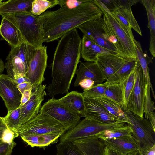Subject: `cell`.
<instances>
[{"instance_id": "cell-2", "label": "cell", "mask_w": 155, "mask_h": 155, "mask_svg": "<svg viewBox=\"0 0 155 155\" xmlns=\"http://www.w3.org/2000/svg\"><path fill=\"white\" fill-rule=\"evenodd\" d=\"M82 39L77 28L67 32L59 41L51 64L52 80L49 87L60 93L68 92L81 56Z\"/></svg>"}, {"instance_id": "cell-5", "label": "cell", "mask_w": 155, "mask_h": 155, "mask_svg": "<svg viewBox=\"0 0 155 155\" xmlns=\"http://www.w3.org/2000/svg\"><path fill=\"white\" fill-rule=\"evenodd\" d=\"M37 48L25 42L20 46L11 47L5 65L8 75L13 80L26 76Z\"/></svg>"}, {"instance_id": "cell-31", "label": "cell", "mask_w": 155, "mask_h": 155, "mask_svg": "<svg viewBox=\"0 0 155 155\" xmlns=\"http://www.w3.org/2000/svg\"><path fill=\"white\" fill-rule=\"evenodd\" d=\"M21 109L20 107L13 110L8 112L3 119L7 128L18 132L20 127Z\"/></svg>"}, {"instance_id": "cell-41", "label": "cell", "mask_w": 155, "mask_h": 155, "mask_svg": "<svg viewBox=\"0 0 155 155\" xmlns=\"http://www.w3.org/2000/svg\"><path fill=\"white\" fill-rule=\"evenodd\" d=\"M107 7L110 12L115 11L120 8L117 0H101Z\"/></svg>"}, {"instance_id": "cell-16", "label": "cell", "mask_w": 155, "mask_h": 155, "mask_svg": "<svg viewBox=\"0 0 155 155\" xmlns=\"http://www.w3.org/2000/svg\"><path fill=\"white\" fill-rule=\"evenodd\" d=\"M102 139L106 146L123 155H136L139 153V146L132 135Z\"/></svg>"}, {"instance_id": "cell-27", "label": "cell", "mask_w": 155, "mask_h": 155, "mask_svg": "<svg viewBox=\"0 0 155 155\" xmlns=\"http://www.w3.org/2000/svg\"><path fill=\"white\" fill-rule=\"evenodd\" d=\"M91 98L99 102L108 112L120 121L125 123L128 122L127 117L120 107L113 101L104 96Z\"/></svg>"}, {"instance_id": "cell-13", "label": "cell", "mask_w": 155, "mask_h": 155, "mask_svg": "<svg viewBox=\"0 0 155 155\" xmlns=\"http://www.w3.org/2000/svg\"><path fill=\"white\" fill-rule=\"evenodd\" d=\"M17 85L8 75H0V96L8 112L18 108L20 105L22 95Z\"/></svg>"}, {"instance_id": "cell-11", "label": "cell", "mask_w": 155, "mask_h": 155, "mask_svg": "<svg viewBox=\"0 0 155 155\" xmlns=\"http://www.w3.org/2000/svg\"><path fill=\"white\" fill-rule=\"evenodd\" d=\"M47 46L37 48L25 76L29 80L33 89H36L45 80L44 74L47 66Z\"/></svg>"}, {"instance_id": "cell-48", "label": "cell", "mask_w": 155, "mask_h": 155, "mask_svg": "<svg viewBox=\"0 0 155 155\" xmlns=\"http://www.w3.org/2000/svg\"><path fill=\"white\" fill-rule=\"evenodd\" d=\"M103 155H123L117 151L112 150L106 146L104 151Z\"/></svg>"}, {"instance_id": "cell-9", "label": "cell", "mask_w": 155, "mask_h": 155, "mask_svg": "<svg viewBox=\"0 0 155 155\" xmlns=\"http://www.w3.org/2000/svg\"><path fill=\"white\" fill-rule=\"evenodd\" d=\"M66 130L57 121L41 112L21 125L18 130L20 134L37 135L48 133H62Z\"/></svg>"}, {"instance_id": "cell-53", "label": "cell", "mask_w": 155, "mask_h": 155, "mask_svg": "<svg viewBox=\"0 0 155 155\" xmlns=\"http://www.w3.org/2000/svg\"><path fill=\"white\" fill-rule=\"evenodd\" d=\"M136 155H139V154L138 153V154H137Z\"/></svg>"}, {"instance_id": "cell-39", "label": "cell", "mask_w": 155, "mask_h": 155, "mask_svg": "<svg viewBox=\"0 0 155 155\" xmlns=\"http://www.w3.org/2000/svg\"><path fill=\"white\" fill-rule=\"evenodd\" d=\"M16 143L13 141L11 144L4 143L0 140V155H11Z\"/></svg>"}, {"instance_id": "cell-29", "label": "cell", "mask_w": 155, "mask_h": 155, "mask_svg": "<svg viewBox=\"0 0 155 155\" xmlns=\"http://www.w3.org/2000/svg\"><path fill=\"white\" fill-rule=\"evenodd\" d=\"M137 59L126 58L121 67L107 81L110 84L121 82L132 71L134 67Z\"/></svg>"}, {"instance_id": "cell-43", "label": "cell", "mask_w": 155, "mask_h": 155, "mask_svg": "<svg viewBox=\"0 0 155 155\" xmlns=\"http://www.w3.org/2000/svg\"><path fill=\"white\" fill-rule=\"evenodd\" d=\"M32 94V90H25L21 94V104L19 107H21L27 103L30 99Z\"/></svg>"}, {"instance_id": "cell-50", "label": "cell", "mask_w": 155, "mask_h": 155, "mask_svg": "<svg viewBox=\"0 0 155 155\" xmlns=\"http://www.w3.org/2000/svg\"><path fill=\"white\" fill-rule=\"evenodd\" d=\"M14 81L17 85L24 82H30L29 80L26 76L20 78L15 80Z\"/></svg>"}, {"instance_id": "cell-52", "label": "cell", "mask_w": 155, "mask_h": 155, "mask_svg": "<svg viewBox=\"0 0 155 155\" xmlns=\"http://www.w3.org/2000/svg\"><path fill=\"white\" fill-rule=\"evenodd\" d=\"M3 1H4L3 0H0V3H1Z\"/></svg>"}, {"instance_id": "cell-18", "label": "cell", "mask_w": 155, "mask_h": 155, "mask_svg": "<svg viewBox=\"0 0 155 155\" xmlns=\"http://www.w3.org/2000/svg\"><path fill=\"white\" fill-rule=\"evenodd\" d=\"M126 58L118 55L102 54L98 55L96 63L107 81L121 67Z\"/></svg>"}, {"instance_id": "cell-1", "label": "cell", "mask_w": 155, "mask_h": 155, "mask_svg": "<svg viewBox=\"0 0 155 155\" xmlns=\"http://www.w3.org/2000/svg\"><path fill=\"white\" fill-rule=\"evenodd\" d=\"M103 15L93 0H87L74 8L64 5L55 10L45 11L38 16L42 25L43 42L57 40L84 23Z\"/></svg>"}, {"instance_id": "cell-20", "label": "cell", "mask_w": 155, "mask_h": 155, "mask_svg": "<svg viewBox=\"0 0 155 155\" xmlns=\"http://www.w3.org/2000/svg\"><path fill=\"white\" fill-rule=\"evenodd\" d=\"M102 54L118 55L115 52L102 47L83 35L81 40V56L84 60L96 62L98 55Z\"/></svg>"}, {"instance_id": "cell-26", "label": "cell", "mask_w": 155, "mask_h": 155, "mask_svg": "<svg viewBox=\"0 0 155 155\" xmlns=\"http://www.w3.org/2000/svg\"><path fill=\"white\" fill-rule=\"evenodd\" d=\"M135 45L137 58L138 60L140 66L142 69L146 78L147 84L149 85L150 90L153 94V96L155 98V95L152 86L151 82L150 74V70L148 64L153 63V58L150 57L147 53H143L140 43L136 40L134 41Z\"/></svg>"}, {"instance_id": "cell-24", "label": "cell", "mask_w": 155, "mask_h": 155, "mask_svg": "<svg viewBox=\"0 0 155 155\" xmlns=\"http://www.w3.org/2000/svg\"><path fill=\"white\" fill-rule=\"evenodd\" d=\"M148 19V27L150 31L149 50L153 58L155 57V0H141Z\"/></svg>"}, {"instance_id": "cell-10", "label": "cell", "mask_w": 155, "mask_h": 155, "mask_svg": "<svg viewBox=\"0 0 155 155\" xmlns=\"http://www.w3.org/2000/svg\"><path fill=\"white\" fill-rule=\"evenodd\" d=\"M135 66V74L134 85L126 106L127 109L131 112L143 117L147 80L137 58Z\"/></svg>"}, {"instance_id": "cell-34", "label": "cell", "mask_w": 155, "mask_h": 155, "mask_svg": "<svg viewBox=\"0 0 155 155\" xmlns=\"http://www.w3.org/2000/svg\"><path fill=\"white\" fill-rule=\"evenodd\" d=\"M56 147L57 155H84L72 142L60 143Z\"/></svg>"}, {"instance_id": "cell-4", "label": "cell", "mask_w": 155, "mask_h": 155, "mask_svg": "<svg viewBox=\"0 0 155 155\" xmlns=\"http://www.w3.org/2000/svg\"><path fill=\"white\" fill-rule=\"evenodd\" d=\"M103 18L102 28L108 41L116 48L119 56L137 59L135 44L119 22L107 13H103Z\"/></svg>"}, {"instance_id": "cell-44", "label": "cell", "mask_w": 155, "mask_h": 155, "mask_svg": "<svg viewBox=\"0 0 155 155\" xmlns=\"http://www.w3.org/2000/svg\"><path fill=\"white\" fill-rule=\"evenodd\" d=\"M78 85L84 91L88 90L93 86L94 85V82L91 79L85 78L81 81Z\"/></svg>"}, {"instance_id": "cell-19", "label": "cell", "mask_w": 155, "mask_h": 155, "mask_svg": "<svg viewBox=\"0 0 155 155\" xmlns=\"http://www.w3.org/2000/svg\"><path fill=\"white\" fill-rule=\"evenodd\" d=\"M84 155H103L106 146L97 135L80 139L72 142Z\"/></svg>"}, {"instance_id": "cell-33", "label": "cell", "mask_w": 155, "mask_h": 155, "mask_svg": "<svg viewBox=\"0 0 155 155\" xmlns=\"http://www.w3.org/2000/svg\"><path fill=\"white\" fill-rule=\"evenodd\" d=\"M135 74V68L134 66L130 74L121 81L123 83L124 94V107L122 110L127 109L126 104L134 87Z\"/></svg>"}, {"instance_id": "cell-40", "label": "cell", "mask_w": 155, "mask_h": 155, "mask_svg": "<svg viewBox=\"0 0 155 155\" xmlns=\"http://www.w3.org/2000/svg\"><path fill=\"white\" fill-rule=\"evenodd\" d=\"M86 0H59L58 5L60 7L65 6L69 8L77 7L84 3Z\"/></svg>"}, {"instance_id": "cell-7", "label": "cell", "mask_w": 155, "mask_h": 155, "mask_svg": "<svg viewBox=\"0 0 155 155\" xmlns=\"http://www.w3.org/2000/svg\"><path fill=\"white\" fill-rule=\"evenodd\" d=\"M118 122L112 124H103L85 118L73 128L60 137V143L72 142L77 140L95 135L99 132L125 125Z\"/></svg>"}, {"instance_id": "cell-30", "label": "cell", "mask_w": 155, "mask_h": 155, "mask_svg": "<svg viewBox=\"0 0 155 155\" xmlns=\"http://www.w3.org/2000/svg\"><path fill=\"white\" fill-rule=\"evenodd\" d=\"M132 135V130L127 124L117 127L106 130L97 134L101 139H111Z\"/></svg>"}, {"instance_id": "cell-8", "label": "cell", "mask_w": 155, "mask_h": 155, "mask_svg": "<svg viewBox=\"0 0 155 155\" xmlns=\"http://www.w3.org/2000/svg\"><path fill=\"white\" fill-rule=\"evenodd\" d=\"M40 112L54 118L64 127L66 131L75 127L81 117L58 99L52 98L45 102Z\"/></svg>"}, {"instance_id": "cell-17", "label": "cell", "mask_w": 155, "mask_h": 155, "mask_svg": "<svg viewBox=\"0 0 155 155\" xmlns=\"http://www.w3.org/2000/svg\"><path fill=\"white\" fill-rule=\"evenodd\" d=\"M78 69L76 72V79L74 87L79 86L82 80L87 78L93 80L94 85L102 84L106 79L96 62H83L80 61Z\"/></svg>"}, {"instance_id": "cell-35", "label": "cell", "mask_w": 155, "mask_h": 155, "mask_svg": "<svg viewBox=\"0 0 155 155\" xmlns=\"http://www.w3.org/2000/svg\"><path fill=\"white\" fill-rule=\"evenodd\" d=\"M108 83L106 81L101 84L94 85L89 89L84 91L81 93L84 96L90 98L104 96V92Z\"/></svg>"}, {"instance_id": "cell-15", "label": "cell", "mask_w": 155, "mask_h": 155, "mask_svg": "<svg viewBox=\"0 0 155 155\" xmlns=\"http://www.w3.org/2000/svg\"><path fill=\"white\" fill-rule=\"evenodd\" d=\"M83 97L85 108V118L103 124L121 122L108 112L94 98Z\"/></svg>"}, {"instance_id": "cell-14", "label": "cell", "mask_w": 155, "mask_h": 155, "mask_svg": "<svg viewBox=\"0 0 155 155\" xmlns=\"http://www.w3.org/2000/svg\"><path fill=\"white\" fill-rule=\"evenodd\" d=\"M46 84L40 85L32 92L30 100L21 107L20 127L33 118L39 113L41 103L46 95Z\"/></svg>"}, {"instance_id": "cell-3", "label": "cell", "mask_w": 155, "mask_h": 155, "mask_svg": "<svg viewBox=\"0 0 155 155\" xmlns=\"http://www.w3.org/2000/svg\"><path fill=\"white\" fill-rule=\"evenodd\" d=\"M1 16L17 27L24 42L36 48L43 46V29L39 16L26 12L5 14Z\"/></svg>"}, {"instance_id": "cell-22", "label": "cell", "mask_w": 155, "mask_h": 155, "mask_svg": "<svg viewBox=\"0 0 155 155\" xmlns=\"http://www.w3.org/2000/svg\"><path fill=\"white\" fill-rule=\"evenodd\" d=\"M62 133H48L37 135H19L23 140L31 147H45L57 143Z\"/></svg>"}, {"instance_id": "cell-12", "label": "cell", "mask_w": 155, "mask_h": 155, "mask_svg": "<svg viewBox=\"0 0 155 155\" xmlns=\"http://www.w3.org/2000/svg\"><path fill=\"white\" fill-rule=\"evenodd\" d=\"M103 22V18L100 17L86 22L79 26L77 28L97 45L119 55L116 48L108 40L102 28Z\"/></svg>"}, {"instance_id": "cell-49", "label": "cell", "mask_w": 155, "mask_h": 155, "mask_svg": "<svg viewBox=\"0 0 155 155\" xmlns=\"http://www.w3.org/2000/svg\"><path fill=\"white\" fill-rule=\"evenodd\" d=\"M148 119L150 121L153 128L155 130V113L153 112L149 113L148 114Z\"/></svg>"}, {"instance_id": "cell-21", "label": "cell", "mask_w": 155, "mask_h": 155, "mask_svg": "<svg viewBox=\"0 0 155 155\" xmlns=\"http://www.w3.org/2000/svg\"><path fill=\"white\" fill-rule=\"evenodd\" d=\"M0 35L11 47L20 46L24 42L17 27L9 21L3 18L0 25Z\"/></svg>"}, {"instance_id": "cell-45", "label": "cell", "mask_w": 155, "mask_h": 155, "mask_svg": "<svg viewBox=\"0 0 155 155\" xmlns=\"http://www.w3.org/2000/svg\"><path fill=\"white\" fill-rule=\"evenodd\" d=\"M93 1L94 3L100 8L103 13H107L110 15L113 16L110 11L101 0H93Z\"/></svg>"}, {"instance_id": "cell-38", "label": "cell", "mask_w": 155, "mask_h": 155, "mask_svg": "<svg viewBox=\"0 0 155 155\" xmlns=\"http://www.w3.org/2000/svg\"><path fill=\"white\" fill-rule=\"evenodd\" d=\"M19 135L18 133L7 128L4 131L1 140L5 143L11 144L14 140Z\"/></svg>"}, {"instance_id": "cell-47", "label": "cell", "mask_w": 155, "mask_h": 155, "mask_svg": "<svg viewBox=\"0 0 155 155\" xmlns=\"http://www.w3.org/2000/svg\"><path fill=\"white\" fill-rule=\"evenodd\" d=\"M139 155H155V146L146 150L139 151Z\"/></svg>"}, {"instance_id": "cell-51", "label": "cell", "mask_w": 155, "mask_h": 155, "mask_svg": "<svg viewBox=\"0 0 155 155\" xmlns=\"http://www.w3.org/2000/svg\"><path fill=\"white\" fill-rule=\"evenodd\" d=\"M5 68V64L3 61L0 58V74L2 73Z\"/></svg>"}, {"instance_id": "cell-36", "label": "cell", "mask_w": 155, "mask_h": 155, "mask_svg": "<svg viewBox=\"0 0 155 155\" xmlns=\"http://www.w3.org/2000/svg\"><path fill=\"white\" fill-rule=\"evenodd\" d=\"M130 23L132 28L140 36L142 35L140 28L133 14L131 8H121L117 10Z\"/></svg>"}, {"instance_id": "cell-25", "label": "cell", "mask_w": 155, "mask_h": 155, "mask_svg": "<svg viewBox=\"0 0 155 155\" xmlns=\"http://www.w3.org/2000/svg\"><path fill=\"white\" fill-rule=\"evenodd\" d=\"M58 100L81 117H85V108L84 97L81 93L73 91Z\"/></svg>"}, {"instance_id": "cell-46", "label": "cell", "mask_w": 155, "mask_h": 155, "mask_svg": "<svg viewBox=\"0 0 155 155\" xmlns=\"http://www.w3.org/2000/svg\"><path fill=\"white\" fill-rule=\"evenodd\" d=\"M17 87L21 94L25 90H33L32 85L30 82H25L18 84Z\"/></svg>"}, {"instance_id": "cell-37", "label": "cell", "mask_w": 155, "mask_h": 155, "mask_svg": "<svg viewBox=\"0 0 155 155\" xmlns=\"http://www.w3.org/2000/svg\"><path fill=\"white\" fill-rule=\"evenodd\" d=\"M111 13L113 17L119 22L125 32L134 42L135 39L132 33V28L130 23L117 10Z\"/></svg>"}, {"instance_id": "cell-23", "label": "cell", "mask_w": 155, "mask_h": 155, "mask_svg": "<svg viewBox=\"0 0 155 155\" xmlns=\"http://www.w3.org/2000/svg\"><path fill=\"white\" fill-rule=\"evenodd\" d=\"M33 0H9L2 2L0 3V15L18 13H31Z\"/></svg>"}, {"instance_id": "cell-42", "label": "cell", "mask_w": 155, "mask_h": 155, "mask_svg": "<svg viewBox=\"0 0 155 155\" xmlns=\"http://www.w3.org/2000/svg\"><path fill=\"white\" fill-rule=\"evenodd\" d=\"M140 1L139 0H117L120 8H131L132 5L140 2Z\"/></svg>"}, {"instance_id": "cell-6", "label": "cell", "mask_w": 155, "mask_h": 155, "mask_svg": "<svg viewBox=\"0 0 155 155\" xmlns=\"http://www.w3.org/2000/svg\"><path fill=\"white\" fill-rule=\"evenodd\" d=\"M127 117V124L132 130V135L137 141L139 151L155 146V130L148 119L142 117L129 111L123 110Z\"/></svg>"}, {"instance_id": "cell-32", "label": "cell", "mask_w": 155, "mask_h": 155, "mask_svg": "<svg viewBox=\"0 0 155 155\" xmlns=\"http://www.w3.org/2000/svg\"><path fill=\"white\" fill-rule=\"evenodd\" d=\"M59 0H33L32 3L31 13L38 16L49 8L58 5Z\"/></svg>"}, {"instance_id": "cell-28", "label": "cell", "mask_w": 155, "mask_h": 155, "mask_svg": "<svg viewBox=\"0 0 155 155\" xmlns=\"http://www.w3.org/2000/svg\"><path fill=\"white\" fill-rule=\"evenodd\" d=\"M104 96L113 101L122 109L124 107V87L122 82L112 84L108 83Z\"/></svg>"}]
</instances>
